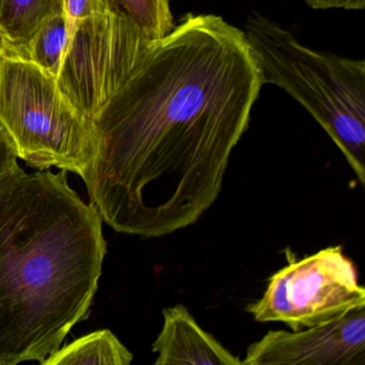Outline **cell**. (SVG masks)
Wrapping results in <instances>:
<instances>
[{"label":"cell","mask_w":365,"mask_h":365,"mask_svg":"<svg viewBox=\"0 0 365 365\" xmlns=\"http://www.w3.org/2000/svg\"><path fill=\"white\" fill-rule=\"evenodd\" d=\"M56 82L99 138L91 202L113 230L143 238L185 230L215 204L264 86L245 31L215 14H187L155 41L86 21Z\"/></svg>","instance_id":"cell-1"},{"label":"cell","mask_w":365,"mask_h":365,"mask_svg":"<svg viewBox=\"0 0 365 365\" xmlns=\"http://www.w3.org/2000/svg\"><path fill=\"white\" fill-rule=\"evenodd\" d=\"M101 215L67 172L0 180V365L41 364L88 317L106 241Z\"/></svg>","instance_id":"cell-2"},{"label":"cell","mask_w":365,"mask_h":365,"mask_svg":"<svg viewBox=\"0 0 365 365\" xmlns=\"http://www.w3.org/2000/svg\"><path fill=\"white\" fill-rule=\"evenodd\" d=\"M245 34L264 85L283 89L312 115L364 187V61L309 48L259 14L247 19Z\"/></svg>","instance_id":"cell-3"},{"label":"cell","mask_w":365,"mask_h":365,"mask_svg":"<svg viewBox=\"0 0 365 365\" xmlns=\"http://www.w3.org/2000/svg\"><path fill=\"white\" fill-rule=\"evenodd\" d=\"M0 127L19 159L59 168L86 183L99 151L95 125L61 91L56 78L0 46Z\"/></svg>","instance_id":"cell-4"},{"label":"cell","mask_w":365,"mask_h":365,"mask_svg":"<svg viewBox=\"0 0 365 365\" xmlns=\"http://www.w3.org/2000/svg\"><path fill=\"white\" fill-rule=\"evenodd\" d=\"M365 307V289L339 245L292 260L269 279L247 311L257 322H283L298 331L333 322Z\"/></svg>","instance_id":"cell-5"},{"label":"cell","mask_w":365,"mask_h":365,"mask_svg":"<svg viewBox=\"0 0 365 365\" xmlns=\"http://www.w3.org/2000/svg\"><path fill=\"white\" fill-rule=\"evenodd\" d=\"M242 364L364 365L365 307L304 331H269Z\"/></svg>","instance_id":"cell-6"},{"label":"cell","mask_w":365,"mask_h":365,"mask_svg":"<svg viewBox=\"0 0 365 365\" xmlns=\"http://www.w3.org/2000/svg\"><path fill=\"white\" fill-rule=\"evenodd\" d=\"M163 327L153 344L157 365H242L196 322L182 304L163 309Z\"/></svg>","instance_id":"cell-7"},{"label":"cell","mask_w":365,"mask_h":365,"mask_svg":"<svg viewBox=\"0 0 365 365\" xmlns=\"http://www.w3.org/2000/svg\"><path fill=\"white\" fill-rule=\"evenodd\" d=\"M59 14L63 0H0V46L26 57L42 25Z\"/></svg>","instance_id":"cell-8"},{"label":"cell","mask_w":365,"mask_h":365,"mask_svg":"<svg viewBox=\"0 0 365 365\" xmlns=\"http://www.w3.org/2000/svg\"><path fill=\"white\" fill-rule=\"evenodd\" d=\"M133 354L110 330L84 335L51 354L41 365H129Z\"/></svg>","instance_id":"cell-9"},{"label":"cell","mask_w":365,"mask_h":365,"mask_svg":"<svg viewBox=\"0 0 365 365\" xmlns=\"http://www.w3.org/2000/svg\"><path fill=\"white\" fill-rule=\"evenodd\" d=\"M68 42V27L63 14L46 21L36 34L26 58L38 67L58 78Z\"/></svg>","instance_id":"cell-10"},{"label":"cell","mask_w":365,"mask_h":365,"mask_svg":"<svg viewBox=\"0 0 365 365\" xmlns=\"http://www.w3.org/2000/svg\"><path fill=\"white\" fill-rule=\"evenodd\" d=\"M118 6L153 41L165 37L174 27L170 0H119Z\"/></svg>","instance_id":"cell-11"},{"label":"cell","mask_w":365,"mask_h":365,"mask_svg":"<svg viewBox=\"0 0 365 365\" xmlns=\"http://www.w3.org/2000/svg\"><path fill=\"white\" fill-rule=\"evenodd\" d=\"M118 7L116 0H63L68 36L78 23L108 14Z\"/></svg>","instance_id":"cell-12"},{"label":"cell","mask_w":365,"mask_h":365,"mask_svg":"<svg viewBox=\"0 0 365 365\" xmlns=\"http://www.w3.org/2000/svg\"><path fill=\"white\" fill-rule=\"evenodd\" d=\"M19 157L14 144L3 128L0 127V180L8 173L18 168Z\"/></svg>","instance_id":"cell-13"},{"label":"cell","mask_w":365,"mask_h":365,"mask_svg":"<svg viewBox=\"0 0 365 365\" xmlns=\"http://www.w3.org/2000/svg\"><path fill=\"white\" fill-rule=\"evenodd\" d=\"M314 10H351L360 11L365 8V0H304Z\"/></svg>","instance_id":"cell-14"}]
</instances>
